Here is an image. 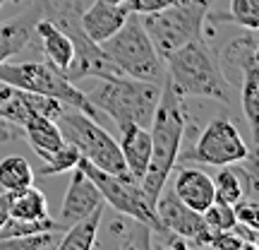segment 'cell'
Instances as JSON below:
<instances>
[{"label":"cell","mask_w":259,"mask_h":250,"mask_svg":"<svg viewBox=\"0 0 259 250\" xmlns=\"http://www.w3.org/2000/svg\"><path fill=\"white\" fill-rule=\"evenodd\" d=\"M240 109L250 125V135L257 145V116H259V65L247 67L240 77Z\"/></svg>","instance_id":"cell-23"},{"label":"cell","mask_w":259,"mask_h":250,"mask_svg":"<svg viewBox=\"0 0 259 250\" xmlns=\"http://www.w3.org/2000/svg\"><path fill=\"white\" fill-rule=\"evenodd\" d=\"M238 238H240L245 245L250 250H257L259 248V229H252V226H247V224H242V222H235L233 224V229H231Z\"/></svg>","instance_id":"cell-32"},{"label":"cell","mask_w":259,"mask_h":250,"mask_svg":"<svg viewBox=\"0 0 259 250\" xmlns=\"http://www.w3.org/2000/svg\"><path fill=\"white\" fill-rule=\"evenodd\" d=\"M209 10H211V0H178L158 12L139 15V19L158 56L163 58L170 51L204 37Z\"/></svg>","instance_id":"cell-6"},{"label":"cell","mask_w":259,"mask_h":250,"mask_svg":"<svg viewBox=\"0 0 259 250\" xmlns=\"http://www.w3.org/2000/svg\"><path fill=\"white\" fill-rule=\"evenodd\" d=\"M101 48L103 53L118 65V70L127 77L158 84H163V80H166L163 58L158 56V51L151 44L142 19L135 12H130L125 24L113 37L101 41Z\"/></svg>","instance_id":"cell-5"},{"label":"cell","mask_w":259,"mask_h":250,"mask_svg":"<svg viewBox=\"0 0 259 250\" xmlns=\"http://www.w3.org/2000/svg\"><path fill=\"white\" fill-rule=\"evenodd\" d=\"M0 82H8L17 89L34 94H44V96H53L58 101H63L70 109L84 111L92 118H99L101 111L89 101L87 92H82L72 80H67V75L60 73L58 67L51 63H0Z\"/></svg>","instance_id":"cell-7"},{"label":"cell","mask_w":259,"mask_h":250,"mask_svg":"<svg viewBox=\"0 0 259 250\" xmlns=\"http://www.w3.org/2000/svg\"><path fill=\"white\" fill-rule=\"evenodd\" d=\"M10 217V193H0V226L8 222Z\"/></svg>","instance_id":"cell-34"},{"label":"cell","mask_w":259,"mask_h":250,"mask_svg":"<svg viewBox=\"0 0 259 250\" xmlns=\"http://www.w3.org/2000/svg\"><path fill=\"white\" fill-rule=\"evenodd\" d=\"M70 173H72V176H70L63 204H60V224H63V226H70V224H74L77 219L92 214L96 207L106 204L103 202L101 190L96 188V183L84 173L82 168L74 166Z\"/></svg>","instance_id":"cell-13"},{"label":"cell","mask_w":259,"mask_h":250,"mask_svg":"<svg viewBox=\"0 0 259 250\" xmlns=\"http://www.w3.org/2000/svg\"><path fill=\"white\" fill-rule=\"evenodd\" d=\"M206 22L238 24L240 29H259V0H231L228 12H206Z\"/></svg>","instance_id":"cell-24"},{"label":"cell","mask_w":259,"mask_h":250,"mask_svg":"<svg viewBox=\"0 0 259 250\" xmlns=\"http://www.w3.org/2000/svg\"><path fill=\"white\" fill-rule=\"evenodd\" d=\"M163 65H166V82L183 99L202 96L228 106L233 103V84L223 75L219 53L209 46L204 37L170 51L168 56H163Z\"/></svg>","instance_id":"cell-2"},{"label":"cell","mask_w":259,"mask_h":250,"mask_svg":"<svg viewBox=\"0 0 259 250\" xmlns=\"http://www.w3.org/2000/svg\"><path fill=\"white\" fill-rule=\"evenodd\" d=\"M187 123H190V116L185 109V99L163 80L156 111L149 123L151 157H149V166L144 171V176L139 181L142 193L151 202V207L156 202L158 193L166 188L168 178L178 164V154H180L183 139H185Z\"/></svg>","instance_id":"cell-1"},{"label":"cell","mask_w":259,"mask_h":250,"mask_svg":"<svg viewBox=\"0 0 259 250\" xmlns=\"http://www.w3.org/2000/svg\"><path fill=\"white\" fill-rule=\"evenodd\" d=\"M34 168L24 157H5L0 161V188L5 193H15L34 183Z\"/></svg>","instance_id":"cell-25"},{"label":"cell","mask_w":259,"mask_h":250,"mask_svg":"<svg viewBox=\"0 0 259 250\" xmlns=\"http://www.w3.org/2000/svg\"><path fill=\"white\" fill-rule=\"evenodd\" d=\"M173 193H176L190 209H194V212H199V214L216 200L211 176L204 173L202 168H190V166H185V164L178 166V171H176Z\"/></svg>","instance_id":"cell-16"},{"label":"cell","mask_w":259,"mask_h":250,"mask_svg":"<svg viewBox=\"0 0 259 250\" xmlns=\"http://www.w3.org/2000/svg\"><path fill=\"white\" fill-rule=\"evenodd\" d=\"M22 132H24V139L29 142L31 152L38 159L48 157L51 152H56V149H60L65 145L58 123L46 118V116H31V118H27L22 123Z\"/></svg>","instance_id":"cell-20"},{"label":"cell","mask_w":259,"mask_h":250,"mask_svg":"<svg viewBox=\"0 0 259 250\" xmlns=\"http://www.w3.org/2000/svg\"><path fill=\"white\" fill-rule=\"evenodd\" d=\"M178 0H122V5L127 8V12L135 15H149V12H158V10L173 5Z\"/></svg>","instance_id":"cell-31"},{"label":"cell","mask_w":259,"mask_h":250,"mask_svg":"<svg viewBox=\"0 0 259 250\" xmlns=\"http://www.w3.org/2000/svg\"><path fill=\"white\" fill-rule=\"evenodd\" d=\"M17 139H24L22 128L15 125V123L5 121V118H0V145H5V142H17Z\"/></svg>","instance_id":"cell-33"},{"label":"cell","mask_w":259,"mask_h":250,"mask_svg":"<svg viewBox=\"0 0 259 250\" xmlns=\"http://www.w3.org/2000/svg\"><path fill=\"white\" fill-rule=\"evenodd\" d=\"M79 159H82V154H79L72 145L65 142L60 149H56V152H51L48 157L41 159V166H38V171H34V173H38V176H58V173H67V171H72V168L77 166Z\"/></svg>","instance_id":"cell-28"},{"label":"cell","mask_w":259,"mask_h":250,"mask_svg":"<svg viewBox=\"0 0 259 250\" xmlns=\"http://www.w3.org/2000/svg\"><path fill=\"white\" fill-rule=\"evenodd\" d=\"M77 166L82 168L87 176L92 178L96 188L101 190L103 202L111 204V209H118L122 214H130L139 222H144L151 226V231H161L163 226L158 224L156 214H154V207L149 202L144 193H142V186L139 181L130 176V173H122V176H115V173H108V171H101L94 164H89L87 159H79Z\"/></svg>","instance_id":"cell-10"},{"label":"cell","mask_w":259,"mask_h":250,"mask_svg":"<svg viewBox=\"0 0 259 250\" xmlns=\"http://www.w3.org/2000/svg\"><path fill=\"white\" fill-rule=\"evenodd\" d=\"M154 214H156L158 224L168 229V231L183 236L192 243L202 231H206V226L202 222V214L190 209L176 193L173 188H163L158 193L156 202H154Z\"/></svg>","instance_id":"cell-12"},{"label":"cell","mask_w":259,"mask_h":250,"mask_svg":"<svg viewBox=\"0 0 259 250\" xmlns=\"http://www.w3.org/2000/svg\"><path fill=\"white\" fill-rule=\"evenodd\" d=\"M127 8L125 5H111V3H101V0H94L92 8H87L79 12V24H82L84 34L101 44L108 37H113L118 29L125 24L127 19Z\"/></svg>","instance_id":"cell-17"},{"label":"cell","mask_w":259,"mask_h":250,"mask_svg":"<svg viewBox=\"0 0 259 250\" xmlns=\"http://www.w3.org/2000/svg\"><path fill=\"white\" fill-rule=\"evenodd\" d=\"M252 149L242 139L238 128L228 118H213L199 132V137L190 149L178 154L183 164H202V166H228L250 157Z\"/></svg>","instance_id":"cell-9"},{"label":"cell","mask_w":259,"mask_h":250,"mask_svg":"<svg viewBox=\"0 0 259 250\" xmlns=\"http://www.w3.org/2000/svg\"><path fill=\"white\" fill-rule=\"evenodd\" d=\"M120 154L122 161H125V168L127 173L135 181H142L144 171L149 166V157H151V135H149V128H142V125H125L120 130Z\"/></svg>","instance_id":"cell-19"},{"label":"cell","mask_w":259,"mask_h":250,"mask_svg":"<svg viewBox=\"0 0 259 250\" xmlns=\"http://www.w3.org/2000/svg\"><path fill=\"white\" fill-rule=\"evenodd\" d=\"M44 8V17H48L51 22H56L58 27L63 29L65 34L70 37L74 48L72 63L67 67V80H87V77H96V80H106V77H118L122 75L118 70V65L113 63L111 58L103 53L101 44H96L84 34L82 24H79V12L82 8L67 0V3H56V0H41Z\"/></svg>","instance_id":"cell-4"},{"label":"cell","mask_w":259,"mask_h":250,"mask_svg":"<svg viewBox=\"0 0 259 250\" xmlns=\"http://www.w3.org/2000/svg\"><path fill=\"white\" fill-rule=\"evenodd\" d=\"M202 222L209 231H231L233 224H235L233 204L221 202V200H213V202L202 212Z\"/></svg>","instance_id":"cell-29"},{"label":"cell","mask_w":259,"mask_h":250,"mask_svg":"<svg viewBox=\"0 0 259 250\" xmlns=\"http://www.w3.org/2000/svg\"><path fill=\"white\" fill-rule=\"evenodd\" d=\"M65 229H51V231H38L29 233V236H19V238H5L0 241V248L10 250H56L60 238H63Z\"/></svg>","instance_id":"cell-26"},{"label":"cell","mask_w":259,"mask_h":250,"mask_svg":"<svg viewBox=\"0 0 259 250\" xmlns=\"http://www.w3.org/2000/svg\"><path fill=\"white\" fill-rule=\"evenodd\" d=\"M5 3H8V0H0V8H3V5H5Z\"/></svg>","instance_id":"cell-36"},{"label":"cell","mask_w":259,"mask_h":250,"mask_svg":"<svg viewBox=\"0 0 259 250\" xmlns=\"http://www.w3.org/2000/svg\"><path fill=\"white\" fill-rule=\"evenodd\" d=\"M103 209H106V204L96 207L92 214H87L82 219H77L74 224H70L65 229L58 248L60 250H92L94 243H96V231H99V222H101Z\"/></svg>","instance_id":"cell-21"},{"label":"cell","mask_w":259,"mask_h":250,"mask_svg":"<svg viewBox=\"0 0 259 250\" xmlns=\"http://www.w3.org/2000/svg\"><path fill=\"white\" fill-rule=\"evenodd\" d=\"M48 214V200L46 193L38 190L34 183L22 190H15L10 193V217L12 219H41Z\"/></svg>","instance_id":"cell-22"},{"label":"cell","mask_w":259,"mask_h":250,"mask_svg":"<svg viewBox=\"0 0 259 250\" xmlns=\"http://www.w3.org/2000/svg\"><path fill=\"white\" fill-rule=\"evenodd\" d=\"M56 123L60 128V135H63L65 142L72 145L82 154V159H87L89 164H94L101 171L115 173V176L127 173L118 142L113 139V135L108 130L96 123V118L87 116L84 111L65 106L60 111V116L56 118Z\"/></svg>","instance_id":"cell-8"},{"label":"cell","mask_w":259,"mask_h":250,"mask_svg":"<svg viewBox=\"0 0 259 250\" xmlns=\"http://www.w3.org/2000/svg\"><path fill=\"white\" fill-rule=\"evenodd\" d=\"M94 248L149 250L151 248V226L130 214L118 212V209H113V212L103 209Z\"/></svg>","instance_id":"cell-11"},{"label":"cell","mask_w":259,"mask_h":250,"mask_svg":"<svg viewBox=\"0 0 259 250\" xmlns=\"http://www.w3.org/2000/svg\"><path fill=\"white\" fill-rule=\"evenodd\" d=\"M34 37H36L38 44H41V51H44V56H46V63L58 67L60 73H67V67H70L72 56H74V48H72L70 37L58 27L56 22H51L48 17L36 19V24H34Z\"/></svg>","instance_id":"cell-18"},{"label":"cell","mask_w":259,"mask_h":250,"mask_svg":"<svg viewBox=\"0 0 259 250\" xmlns=\"http://www.w3.org/2000/svg\"><path fill=\"white\" fill-rule=\"evenodd\" d=\"M38 17H44V8H41V0H34L27 12L0 22V63L22 53L31 44L34 24H36Z\"/></svg>","instance_id":"cell-14"},{"label":"cell","mask_w":259,"mask_h":250,"mask_svg":"<svg viewBox=\"0 0 259 250\" xmlns=\"http://www.w3.org/2000/svg\"><path fill=\"white\" fill-rule=\"evenodd\" d=\"M216 53H219V63H221L223 75L228 77V82L238 75V84H240L242 73L247 67H252V65H259L257 29H242L240 37L228 41L223 46V51H216Z\"/></svg>","instance_id":"cell-15"},{"label":"cell","mask_w":259,"mask_h":250,"mask_svg":"<svg viewBox=\"0 0 259 250\" xmlns=\"http://www.w3.org/2000/svg\"><path fill=\"white\" fill-rule=\"evenodd\" d=\"M211 181H213V195H216V200L228 202V204H235L238 200H242V195H245L242 193V181L233 164L219 166V173Z\"/></svg>","instance_id":"cell-27"},{"label":"cell","mask_w":259,"mask_h":250,"mask_svg":"<svg viewBox=\"0 0 259 250\" xmlns=\"http://www.w3.org/2000/svg\"><path fill=\"white\" fill-rule=\"evenodd\" d=\"M233 212H235V222H242L252 226V229H259V204L257 200H250V197H242L233 204Z\"/></svg>","instance_id":"cell-30"},{"label":"cell","mask_w":259,"mask_h":250,"mask_svg":"<svg viewBox=\"0 0 259 250\" xmlns=\"http://www.w3.org/2000/svg\"><path fill=\"white\" fill-rule=\"evenodd\" d=\"M87 96L101 113H108V118H113L120 130L132 123L149 128L161 96V84L118 75L99 80V84L89 89Z\"/></svg>","instance_id":"cell-3"},{"label":"cell","mask_w":259,"mask_h":250,"mask_svg":"<svg viewBox=\"0 0 259 250\" xmlns=\"http://www.w3.org/2000/svg\"><path fill=\"white\" fill-rule=\"evenodd\" d=\"M101 3H111V5H122V0H101Z\"/></svg>","instance_id":"cell-35"}]
</instances>
